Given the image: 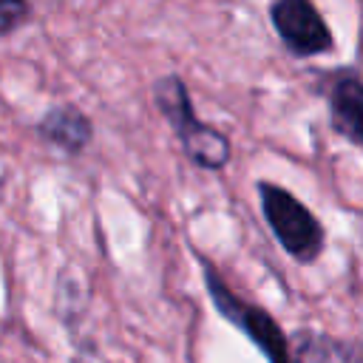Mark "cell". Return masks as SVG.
Returning a JSON list of instances; mask_svg holds the SVG:
<instances>
[{"mask_svg": "<svg viewBox=\"0 0 363 363\" xmlns=\"http://www.w3.org/2000/svg\"><path fill=\"white\" fill-rule=\"evenodd\" d=\"M258 199L261 213L278 244L286 250V255H292L301 264H309L323 252L326 233L318 216L306 204H301L289 190L272 182H258Z\"/></svg>", "mask_w": 363, "mask_h": 363, "instance_id": "6da1fadb", "label": "cell"}, {"mask_svg": "<svg viewBox=\"0 0 363 363\" xmlns=\"http://www.w3.org/2000/svg\"><path fill=\"white\" fill-rule=\"evenodd\" d=\"M204 284L210 289V298H213V306L230 320L235 323L261 352L269 363H292V354H289V343H286V335L284 329L275 323V318L261 309V306H252V303H244L238 295H233L224 281L216 275V269L210 264H204Z\"/></svg>", "mask_w": 363, "mask_h": 363, "instance_id": "7a4b0ae2", "label": "cell"}, {"mask_svg": "<svg viewBox=\"0 0 363 363\" xmlns=\"http://www.w3.org/2000/svg\"><path fill=\"white\" fill-rule=\"evenodd\" d=\"M272 28L292 57H318L332 48V31L320 11L306 0H278L269 9Z\"/></svg>", "mask_w": 363, "mask_h": 363, "instance_id": "3957f363", "label": "cell"}, {"mask_svg": "<svg viewBox=\"0 0 363 363\" xmlns=\"http://www.w3.org/2000/svg\"><path fill=\"white\" fill-rule=\"evenodd\" d=\"M329 116L340 136L363 147V79L357 74H340L332 82Z\"/></svg>", "mask_w": 363, "mask_h": 363, "instance_id": "277c9868", "label": "cell"}, {"mask_svg": "<svg viewBox=\"0 0 363 363\" xmlns=\"http://www.w3.org/2000/svg\"><path fill=\"white\" fill-rule=\"evenodd\" d=\"M40 136L51 145H57L65 153H79L91 136H94V125L91 119L77 111V108H54L43 116V122L37 125Z\"/></svg>", "mask_w": 363, "mask_h": 363, "instance_id": "5b68a950", "label": "cell"}, {"mask_svg": "<svg viewBox=\"0 0 363 363\" xmlns=\"http://www.w3.org/2000/svg\"><path fill=\"white\" fill-rule=\"evenodd\" d=\"M179 139H182V147H184L187 159L196 167L221 170L230 162V139L218 128H210V125L196 119L184 130H179Z\"/></svg>", "mask_w": 363, "mask_h": 363, "instance_id": "8992f818", "label": "cell"}, {"mask_svg": "<svg viewBox=\"0 0 363 363\" xmlns=\"http://www.w3.org/2000/svg\"><path fill=\"white\" fill-rule=\"evenodd\" d=\"M153 99H156V108L162 111V116L170 122V128L179 133L184 130L190 122H196V108L190 102V94L184 88V82L176 77V74H167V77H159L153 82Z\"/></svg>", "mask_w": 363, "mask_h": 363, "instance_id": "52a82bcc", "label": "cell"}, {"mask_svg": "<svg viewBox=\"0 0 363 363\" xmlns=\"http://www.w3.org/2000/svg\"><path fill=\"white\" fill-rule=\"evenodd\" d=\"M28 17V3L20 0H0V37L11 34Z\"/></svg>", "mask_w": 363, "mask_h": 363, "instance_id": "ba28073f", "label": "cell"}]
</instances>
